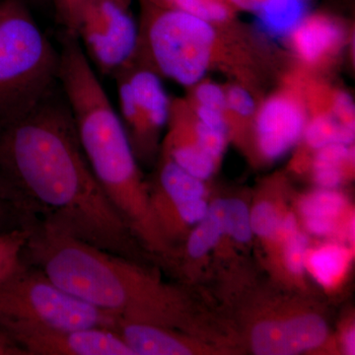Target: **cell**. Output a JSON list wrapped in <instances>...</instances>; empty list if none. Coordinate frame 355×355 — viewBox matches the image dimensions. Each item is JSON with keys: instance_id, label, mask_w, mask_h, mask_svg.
I'll return each instance as SVG.
<instances>
[{"instance_id": "obj_18", "label": "cell", "mask_w": 355, "mask_h": 355, "mask_svg": "<svg viewBox=\"0 0 355 355\" xmlns=\"http://www.w3.org/2000/svg\"><path fill=\"white\" fill-rule=\"evenodd\" d=\"M352 158L349 146L333 144L318 149L313 169L316 183L321 189L335 190L343 179V166Z\"/></svg>"}, {"instance_id": "obj_37", "label": "cell", "mask_w": 355, "mask_h": 355, "mask_svg": "<svg viewBox=\"0 0 355 355\" xmlns=\"http://www.w3.org/2000/svg\"><path fill=\"white\" fill-rule=\"evenodd\" d=\"M343 349L347 354L354 355L355 354L354 328H350L345 331V336H343Z\"/></svg>"}, {"instance_id": "obj_11", "label": "cell", "mask_w": 355, "mask_h": 355, "mask_svg": "<svg viewBox=\"0 0 355 355\" xmlns=\"http://www.w3.org/2000/svg\"><path fill=\"white\" fill-rule=\"evenodd\" d=\"M306 116L300 105L288 97L268 100L257 116L259 148L268 159L284 155L304 132Z\"/></svg>"}, {"instance_id": "obj_3", "label": "cell", "mask_w": 355, "mask_h": 355, "mask_svg": "<svg viewBox=\"0 0 355 355\" xmlns=\"http://www.w3.org/2000/svg\"><path fill=\"white\" fill-rule=\"evenodd\" d=\"M28 230L23 260L77 298L123 321L165 327L178 321L177 293L135 261L46 226Z\"/></svg>"}, {"instance_id": "obj_31", "label": "cell", "mask_w": 355, "mask_h": 355, "mask_svg": "<svg viewBox=\"0 0 355 355\" xmlns=\"http://www.w3.org/2000/svg\"><path fill=\"white\" fill-rule=\"evenodd\" d=\"M334 116L345 125H354V105L347 93H338L334 101Z\"/></svg>"}, {"instance_id": "obj_24", "label": "cell", "mask_w": 355, "mask_h": 355, "mask_svg": "<svg viewBox=\"0 0 355 355\" xmlns=\"http://www.w3.org/2000/svg\"><path fill=\"white\" fill-rule=\"evenodd\" d=\"M230 6L228 0H174L172 7L214 24L230 18Z\"/></svg>"}, {"instance_id": "obj_1", "label": "cell", "mask_w": 355, "mask_h": 355, "mask_svg": "<svg viewBox=\"0 0 355 355\" xmlns=\"http://www.w3.org/2000/svg\"><path fill=\"white\" fill-rule=\"evenodd\" d=\"M0 198L24 229L46 226L135 261V237L91 170L60 83L0 121Z\"/></svg>"}, {"instance_id": "obj_19", "label": "cell", "mask_w": 355, "mask_h": 355, "mask_svg": "<svg viewBox=\"0 0 355 355\" xmlns=\"http://www.w3.org/2000/svg\"><path fill=\"white\" fill-rule=\"evenodd\" d=\"M303 135L307 144L317 150L333 144L349 146L354 140V125H345L334 114H321L306 123Z\"/></svg>"}, {"instance_id": "obj_23", "label": "cell", "mask_w": 355, "mask_h": 355, "mask_svg": "<svg viewBox=\"0 0 355 355\" xmlns=\"http://www.w3.org/2000/svg\"><path fill=\"white\" fill-rule=\"evenodd\" d=\"M223 219L226 234L238 242L247 243L251 240L253 231L250 221V210L243 200L238 198L223 200Z\"/></svg>"}, {"instance_id": "obj_26", "label": "cell", "mask_w": 355, "mask_h": 355, "mask_svg": "<svg viewBox=\"0 0 355 355\" xmlns=\"http://www.w3.org/2000/svg\"><path fill=\"white\" fill-rule=\"evenodd\" d=\"M284 243V261L289 272L299 275L304 272L308 253V238L296 230L286 236Z\"/></svg>"}, {"instance_id": "obj_17", "label": "cell", "mask_w": 355, "mask_h": 355, "mask_svg": "<svg viewBox=\"0 0 355 355\" xmlns=\"http://www.w3.org/2000/svg\"><path fill=\"white\" fill-rule=\"evenodd\" d=\"M257 13L266 31L275 36L291 35L304 18L299 0H266Z\"/></svg>"}, {"instance_id": "obj_29", "label": "cell", "mask_w": 355, "mask_h": 355, "mask_svg": "<svg viewBox=\"0 0 355 355\" xmlns=\"http://www.w3.org/2000/svg\"><path fill=\"white\" fill-rule=\"evenodd\" d=\"M226 103H227V109L239 114L241 116H249L253 114L256 104L253 97L246 90V89L239 87V86H233L229 89L226 93Z\"/></svg>"}, {"instance_id": "obj_25", "label": "cell", "mask_w": 355, "mask_h": 355, "mask_svg": "<svg viewBox=\"0 0 355 355\" xmlns=\"http://www.w3.org/2000/svg\"><path fill=\"white\" fill-rule=\"evenodd\" d=\"M282 218L277 207L268 202H259L250 212L252 231L261 238H275L280 235Z\"/></svg>"}, {"instance_id": "obj_5", "label": "cell", "mask_w": 355, "mask_h": 355, "mask_svg": "<svg viewBox=\"0 0 355 355\" xmlns=\"http://www.w3.org/2000/svg\"><path fill=\"white\" fill-rule=\"evenodd\" d=\"M119 319L65 291L36 266L21 261L0 284V330L17 328L116 331Z\"/></svg>"}, {"instance_id": "obj_15", "label": "cell", "mask_w": 355, "mask_h": 355, "mask_svg": "<svg viewBox=\"0 0 355 355\" xmlns=\"http://www.w3.org/2000/svg\"><path fill=\"white\" fill-rule=\"evenodd\" d=\"M349 250L340 245L328 244L308 253L306 266L323 286H335L349 265Z\"/></svg>"}, {"instance_id": "obj_38", "label": "cell", "mask_w": 355, "mask_h": 355, "mask_svg": "<svg viewBox=\"0 0 355 355\" xmlns=\"http://www.w3.org/2000/svg\"><path fill=\"white\" fill-rule=\"evenodd\" d=\"M148 1L158 6L172 7L174 0H148Z\"/></svg>"}, {"instance_id": "obj_32", "label": "cell", "mask_w": 355, "mask_h": 355, "mask_svg": "<svg viewBox=\"0 0 355 355\" xmlns=\"http://www.w3.org/2000/svg\"><path fill=\"white\" fill-rule=\"evenodd\" d=\"M197 116L198 121L202 123L203 125H207V127L220 130V132H226V130H227L225 116H224V112L220 111V110L198 105Z\"/></svg>"}, {"instance_id": "obj_10", "label": "cell", "mask_w": 355, "mask_h": 355, "mask_svg": "<svg viewBox=\"0 0 355 355\" xmlns=\"http://www.w3.org/2000/svg\"><path fill=\"white\" fill-rule=\"evenodd\" d=\"M120 71L127 76L139 109V130L132 141L137 153V149L148 147L155 133L170 120L171 104L160 77L153 70L132 62Z\"/></svg>"}, {"instance_id": "obj_12", "label": "cell", "mask_w": 355, "mask_h": 355, "mask_svg": "<svg viewBox=\"0 0 355 355\" xmlns=\"http://www.w3.org/2000/svg\"><path fill=\"white\" fill-rule=\"evenodd\" d=\"M116 333L133 355H189L193 354L183 338L159 324L119 319Z\"/></svg>"}, {"instance_id": "obj_22", "label": "cell", "mask_w": 355, "mask_h": 355, "mask_svg": "<svg viewBox=\"0 0 355 355\" xmlns=\"http://www.w3.org/2000/svg\"><path fill=\"white\" fill-rule=\"evenodd\" d=\"M28 229H15L0 233V284L6 280L22 261Z\"/></svg>"}, {"instance_id": "obj_33", "label": "cell", "mask_w": 355, "mask_h": 355, "mask_svg": "<svg viewBox=\"0 0 355 355\" xmlns=\"http://www.w3.org/2000/svg\"><path fill=\"white\" fill-rule=\"evenodd\" d=\"M15 229H24L19 219L6 202L0 198V233L8 232Z\"/></svg>"}, {"instance_id": "obj_34", "label": "cell", "mask_w": 355, "mask_h": 355, "mask_svg": "<svg viewBox=\"0 0 355 355\" xmlns=\"http://www.w3.org/2000/svg\"><path fill=\"white\" fill-rule=\"evenodd\" d=\"M307 230L317 236H328L335 232L336 220L327 218H305Z\"/></svg>"}, {"instance_id": "obj_14", "label": "cell", "mask_w": 355, "mask_h": 355, "mask_svg": "<svg viewBox=\"0 0 355 355\" xmlns=\"http://www.w3.org/2000/svg\"><path fill=\"white\" fill-rule=\"evenodd\" d=\"M291 35L296 51L308 62H318L328 55L342 39L340 27L322 16L303 18Z\"/></svg>"}, {"instance_id": "obj_16", "label": "cell", "mask_w": 355, "mask_h": 355, "mask_svg": "<svg viewBox=\"0 0 355 355\" xmlns=\"http://www.w3.org/2000/svg\"><path fill=\"white\" fill-rule=\"evenodd\" d=\"M225 234L223 219V200H216L209 207L207 216L198 223L187 243L189 256L198 259L209 253Z\"/></svg>"}, {"instance_id": "obj_36", "label": "cell", "mask_w": 355, "mask_h": 355, "mask_svg": "<svg viewBox=\"0 0 355 355\" xmlns=\"http://www.w3.org/2000/svg\"><path fill=\"white\" fill-rule=\"evenodd\" d=\"M296 230H297V221L294 214H288L286 216L282 217V223H280V235L286 238Z\"/></svg>"}, {"instance_id": "obj_4", "label": "cell", "mask_w": 355, "mask_h": 355, "mask_svg": "<svg viewBox=\"0 0 355 355\" xmlns=\"http://www.w3.org/2000/svg\"><path fill=\"white\" fill-rule=\"evenodd\" d=\"M60 53L25 0L0 2V121L31 108L58 83Z\"/></svg>"}, {"instance_id": "obj_13", "label": "cell", "mask_w": 355, "mask_h": 355, "mask_svg": "<svg viewBox=\"0 0 355 355\" xmlns=\"http://www.w3.org/2000/svg\"><path fill=\"white\" fill-rule=\"evenodd\" d=\"M205 193L202 180L191 176L166 156L158 174L157 191L150 197L154 219L177 203L202 198Z\"/></svg>"}, {"instance_id": "obj_9", "label": "cell", "mask_w": 355, "mask_h": 355, "mask_svg": "<svg viewBox=\"0 0 355 355\" xmlns=\"http://www.w3.org/2000/svg\"><path fill=\"white\" fill-rule=\"evenodd\" d=\"M323 318L308 314L284 321L259 323L252 331V347L259 355H292L320 347L327 340Z\"/></svg>"}, {"instance_id": "obj_20", "label": "cell", "mask_w": 355, "mask_h": 355, "mask_svg": "<svg viewBox=\"0 0 355 355\" xmlns=\"http://www.w3.org/2000/svg\"><path fill=\"white\" fill-rule=\"evenodd\" d=\"M167 157L202 181L209 179L216 169V159L202 151L197 144H188L175 137H171Z\"/></svg>"}, {"instance_id": "obj_6", "label": "cell", "mask_w": 355, "mask_h": 355, "mask_svg": "<svg viewBox=\"0 0 355 355\" xmlns=\"http://www.w3.org/2000/svg\"><path fill=\"white\" fill-rule=\"evenodd\" d=\"M144 2L146 33H139L135 57L146 53L147 69L182 85L200 83L209 69L216 41L212 24L174 7Z\"/></svg>"}, {"instance_id": "obj_35", "label": "cell", "mask_w": 355, "mask_h": 355, "mask_svg": "<svg viewBox=\"0 0 355 355\" xmlns=\"http://www.w3.org/2000/svg\"><path fill=\"white\" fill-rule=\"evenodd\" d=\"M266 0H228L231 6L236 7V8L242 9V10L253 11V12H258L259 9Z\"/></svg>"}, {"instance_id": "obj_8", "label": "cell", "mask_w": 355, "mask_h": 355, "mask_svg": "<svg viewBox=\"0 0 355 355\" xmlns=\"http://www.w3.org/2000/svg\"><path fill=\"white\" fill-rule=\"evenodd\" d=\"M1 331L19 355H133L121 336L110 329L17 328Z\"/></svg>"}, {"instance_id": "obj_7", "label": "cell", "mask_w": 355, "mask_h": 355, "mask_svg": "<svg viewBox=\"0 0 355 355\" xmlns=\"http://www.w3.org/2000/svg\"><path fill=\"white\" fill-rule=\"evenodd\" d=\"M130 0H90L77 17L73 35L89 62L105 76H114L132 62L139 28Z\"/></svg>"}, {"instance_id": "obj_27", "label": "cell", "mask_w": 355, "mask_h": 355, "mask_svg": "<svg viewBox=\"0 0 355 355\" xmlns=\"http://www.w3.org/2000/svg\"><path fill=\"white\" fill-rule=\"evenodd\" d=\"M196 144L212 158L220 157L225 149L226 132L214 130L198 121L195 127Z\"/></svg>"}, {"instance_id": "obj_21", "label": "cell", "mask_w": 355, "mask_h": 355, "mask_svg": "<svg viewBox=\"0 0 355 355\" xmlns=\"http://www.w3.org/2000/svg\"><path fill=\"white\" fill-rule=\"evenodd\" d=\"M345 207L343 195L334 190L321 189L306 196L300 205L301 214L305 218H327L336 220Z\"/></svg>"}, {"instance_id": "obj_28", "label": "cell", "mask_w": 355, "mask_h": 355, "mask_svg": "<svg viewBox=\"0 0 355 355\" xmlns=\"http://www.w3.org/2000/svg\"><path fill=\"white\" fill-rule=\"evenodd\" d=\"M90 0H53L58 19L65 28V33L73 35L78 14Z\"/></svg>"}, {"instance_id": "obj_30", "label": "cell", "mask_w": 355, "mask_h": 355, "mask_svg": "<svg viewBox=\"0 0 355 355\" xmlns=\"http://www.w3.org/2000/svg\"><path fill=\"white\" fill-rule=\"evenodd\" d=\"M196 99L198 105L225 111L227 109L226 93L214 83H202L196 90Z\"/></svg>"}, {"instance_id": "obj_2", "label": "cell", "mask_w": 355, "mask_h": 355, "mask_svg": "<svg viewBox=\"0 0 355 355\" xmlns=\"http://www.w3.org/2000/svg\"><path fill=\"white\" fill-rule=\"evenodd\" d=\"M58 53V83L93 174L133 236L163 251L165 242L120 116L76 37L65 33Z\"/></svg>"}]
</instances>
